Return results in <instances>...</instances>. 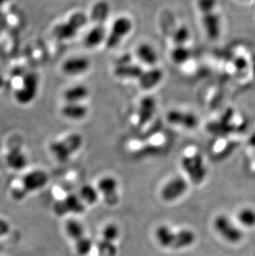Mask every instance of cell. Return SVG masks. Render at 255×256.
I'll use <instances>...</instances> for the list:
<instances>
[{"label": "cell", "mask_w": 255, "mask_h": 256, "mask_svg": "<svg viewBox=\"0 0 255 256\" xmlns=\"http://www.w3.org/2000/svg\"><path fill=\"white\" fill-rule=\"evenodd\" d=\"M156 242L164 249L182 250L192 246L196 242V234L188 229L174 230L168 226H159L155 232Z\"/></svg>", "instance_id": "obj_1"}, {"label": "cell", "mask_w": 255, "mask_h": 256, "mask_svg": "<svg viewBox=\"0 0 255 256\" xmlns=\"http://www.w3.org/2000/svg\"><path fill=\"white\" fill-rule=\"evenodd\" d=\"M48 176L46 172L35 170L26 174L22 178L20 186L15 188L11 192V196L16 200H24L29 194L38 191L46 186Z\"/></svg>", "instance_id": "obj_2"}, {"label": "cell", "mask_w": 255, "mask_h": 256, "mask_svg": "<svg viewBox=\"0 0 255 256\" xmlns=\"http://www.w3.org/2000/svg\"><path fill=\"white\" fill-rule=\"evenodd\" d=\"M82 136L79 134H72L62 140L53 142L50 146V151L58 161L66 162L82 147Z\"/></svg>", "instance_id": "obj_3"}, {"label": "cell", "mask_w": 255, "mask_h": 256, "mask_svg": "<svg viewBox=\"0 0 255 256\" xmlns=\"http://www.w3.org/2000/svg\"><path fill=\"white\" fill-rule=\"evenodd\" d=\"M182 166L193 184H200L206 176L203 158L199 152L186 154L182 158Z\"/></svg>", "instance_id": "obj_4"}, {"label": "cell", "mask_w": 255, "mask_h": 256, "mask_svg": "<svg viewBox=\"0 0 255 256\" xmlns=\"http://www.w3.org/2000/svg\"><path fill=\"white\" fill-rule=\"evenodd\" d=\"M86 15L82 12L73 14L66 22L56 25L53 29V35L58 40H69L76 35L80 29L86 24Z\"/></svg>", "instance_id": "obj_5"}, {"label": "cell", "mask_w": 255, "mask_h": 256, "mask_svg": "<svg viewBox=\"0 0 255 256\" xmlns=\"http://www.w3.org/2000/svg\"><path fill=\"white\" fill-rule=\"evenodd\" d=\"M38 90V78L35 73H28L22 78L21 86L15 92V100L20 104H30L36 98Z\"/></svg>", "instance_id": "obj_6"}, {"label": "cell", "mask_w": 255, "mask_h": 256, "mask_svg": "<svg viewBox=\"0 0 255 256\" xmlns=\"http://www.w3.org/2000/svg\"><path fill=\"white\" fill-rule=\"evenodd\" d=\"M132 28V21L128 18H118L112 25L110 32L106 39V48L108 49L116 48L124 38L130 34Z\"/></svg>", "instance_id": "obj_7"}, {"label": "cell", "mask_w": 255, "mask_h": 256, "mask_svg": "<svg viewBox=\"0 0 255 256\" xmlns=\"http://www.w3.org/2000/svg\"><path fill=\"white\" fill-rule=\"evenodd\" d=\"M53 210L56 215L63 216L68 214H82L86 210V206L79 196L69 194L64 198L56 202Z\"/></svg>", "instance_id": "obj_8"}, {"label": "cell", "mask_w": 255, "mask_h": 256, "mask_svg": "<svg viewBox=\"0 0 255 256\" xmlns=\"http://www.w3.org/2000/svg\"><path fill=\"white\" fill-rule=\"evenodd\" d=\"M214 226L216 232L230 243H238L243 237V233L226 216L220 215L217 216L214 220Z\"/></svg>", "instance_id": "obj_9"}, {"label": "cell", "mask_w": 255, "mask_h": 256, "mask_svg": "<svg viewBox=\"0 0 255 256\" xmlns=\"http://www.w3.org/2000/svg\"><path fill=\"white\" fill-rule=\"evenodd\" d=\"M97 189L102 194L106 205L114 206L120 200L118 196V184L117 180L112 176H104L98 182Z\"/></svg>", "instance_id": "obj_10"}, {"label": "cell", "mask_w": 255, "mask_h": 256, "mask_svg": "<svg viewBox=\"0 0 255 256\" xmlns=\"http://www.w3.org/2000/svg\"><path fill=\"white\" fill-rule=\"evenodd\" d=\"M188 184L185 179L176 176L168 182L162 188V198L171 202L180 198L186 192Z\"/></svg>", "instance_id": "obj_11"}, {"label": "cell", "mask_w": 255, "mask_h": 256, "mask_svg": "<svg viewBox=\"0 0 255 256\" xmlns=\"http://www.w3.org/2000/svg\"><path fill=\"white\" fill-rule=\"evenodd\" d=\"M202 14V21L206 36L212 40H216L222 32V22L216 10L204 11Z\"/></svg>", "instance_id": "obj_12"}, {"label": "cell", "mask_w": 255, "mask_h": 256, "mask_svg": "<svg viewBox=\"0 0 255 256\" xmlns=\"http://www.w3.org/2000/svg\"><path fill=\"white\" fill-rule=\"evenodd\" d=\"M166 120L169 123L175 126H182L188 130H192L198 127V118L195 114L190 112H180V110H171L166 114Z\"/></svg>", "instance_id": "obj_13"}, {"label": "cell", "mask_w": 255, "mask_h": 256, "mask_svg": "<svg viewBox=\"0 0 255 256\" xmlns=\"http://www.w3.org/2000/svg\"><path fill=\"white\" fill-rule=\"evenodd\" d=\"M89 59L83 56L70 58L63 63L62 70L66 75L78 76L86 72L90 68Z\"/></svg>", "instance_id": "obj_14"}, {"label": "cell", "mask_w": 255, "mask_h": 256, "mask_svg": "<svg viewBox=\"0 0 255 256\" xmlns=\"http://www.w3.org/2000/svg\"><path fill=\"white\" fill-rule=\"evenodd\" d=\"M156 110V102L152 96H146L140 102L138 121L140 126H144L152 118Z\"/></svg>", "instance_id": "obj_15"}, {"label": "cell", "mask_w": 255, "mask_h": 256, "mask_svg": "<svg viewBox=\"0 0 255 256\" xmlns=\"http://www.w3.org/2000/svg\"><path fill=\"white\" fill-rule=\"evenodd\" d=\"M144 73L142 68L140 66L134 65L128 63V60L120 62L114 69V75L120 78L127 79H140Z\"/></svg>", "instance_id": "obj_16"}, {"label": "cell", "mask_w": 255, "mask_h": 256, "mask_svg": "<svg viewBox=\"0 0 255 256\" xmlns=\"http://www.w3.org/2000/svg\"><path fill=\"white\" fill-rule=\"evenodd\" d=\"M164 78L162 70L158 68H154L148 72H144L138 79L140 86L142 89L150 90L158 85Z\"/></svg>", "instance_id": "obj_17"}, {"label": "cell", "mask_w": 255, "mask_h": 256, "mask_svg": "<svg viewBox=\"0 0 255 256\" xmlns=\"http://www.w3.org/2000/svg\"><path fill=\"white\" fill-rule=\"evenodd\" d=\"M6 161L10 168L12 170H22L28 164L26 155L22 152L21 148L14 147L10 148L6 156Z\"/></svg>", "instance_id": "obj_18"}, {"label": "cell", "mask_w": 255, "mask_h": 256, "mask_svg": "<svg viewBox=\"0 0 255 256\" xmlns=\"http://www.w3.org/2000/svg\"><path fill=\"white\" fill-rule=\"evenodd\" d=\"M110 12V6L108 2L102 0L93 6L92 10V20L96 25H104L108 20Z\"/></svg>", "instance_id": "obj_19"}, {"label": "cell", "mask_w": 255, "mask_h": 256, "mask_svg": "<svg viewBox=\"0 0 255 256\" xmlns=\"http://www.w3.org/2000/svg\"><path fill=\"white\" fill-rule=\"evenodd\" d=\"M62 113L66 118L80 120L84 118L88 114L86 107L80 103H68L62 109Z\"/></svg>", "instance_id": "obj_20"}, {"label": "cell", "mask_w": 255, "mask_h": 256, "mask_svg": "<svg viewBox=\"0 0 255 256\" xmlns=\"http://www.w3.org/2000/svg\"><path fill=\"white\" fill-rule=\"evenodd\" d=\"M89 94V90L83 85L74 86L66 90L63 94L68 103H80Z\"/></svg>", "instance_id": "obj_21"}, {"label": "cell", "mask_w": 255, "mask_h": 256, "mask_svg": "<svg viewBox=\"0 0 255 256\" xmlns=\"http://www.w3.org/2000/svg\"><path fill=\"white\" fill-rule=\"evenodd\" d=\"M106 38V28L104 25H96L84 38V44L87 48H94L102 44Z\"/></svg>", "instance_id": "obj_22"}, {"label": "cell", "mask_w": 255, "mask_h": 256, "mask_svg": "<svg viewBox=\"0 0 255 256\" xmlns=\"http://www.w3.org/2000/svg\"><path fill=\"white\" fill-rule=\"evenodd\" d=\"M137 56L142 62L148 65L152 66L158 62V54L150 44H142L137 49Z\"/></svg>", "instance_id": "obj_23"}, {"label": "cell", "mask_w": 255, "mask_h": 256, "mask_svg": "<svg viewBox=\"0 0 255 256\" xmlns=\"http://www.w3.org/2000/svg\"><path fill=\"white\" fill-rule=\"evenodd\" d=\"M65 230L68 236L74 242L86 236L83 226L76 220H68L66 222Z\"/></svg>", "instance_id": "obj_24"}, {"label": "cell", "mask_w": 255, "mask_h": 256, "mask_svg": "<svg viewBox=\"0 0 255 256\" xmlns=\"http://www.w3.org/2000/svg\"><path fill=\"white\" fill-rule=\"evenodd\" d=\"M100 192L98 189L89 184L82 186L80 190L79 196L83 202L87 203L89 205H92L97 202L99 199Z\"/></svg>", "instance_id": "obj_25"}, {"label": "cell", "mask_w": 255, "mask_h": 256, "mask_svg": "<svg viewBox=\"0 0 255 256\" xmlns=\"http://www.w3.org/2000/svg\"><path fill=\"white\" fill-rule=\"evenodd\" d=\"M190 56V52L185 46H176L172 51L171 58L174 63L180 65L189 60Z\"/></svg>", "instance_id": "obj_26"}, {"label": "cell", "mask_w": 255, "mask_h": 256, "mask_svg": "<svg viewBox=\"0 0 255 256\" xmlns=\"http://www.w3.org/2000/svg\"><path fill=\"white\" fill-rule=\"evenodd\" d=\"M76 250L80 256H86L93 248V242L89 237L84 236L75 242Z\"/></svg>", "instance_id": "obj_27"}, {"label": "cell", "mask_w": 255, "mask_h": 256, "mask_svg": "<svg viewBox=\"0 0 255 256\" xmlns=\"http://www.w3.org/2000/svg\"><path fill=\"white\" fill-rule=\"evenodd\" d=\"M238 219L246 228H253L255 226V212L250 208H244L238 213Z\"/></svg>", "instance_id": "obj_28"}, {"label": "cell", "mask_w": 255, "mask_h": 256, "mask_svg": "<svg viewBox=\"0 0 255 256\" xmlns=\"http://www.w3.org/2000/svg\"><path fill=\"white\" fill-rule=\"evenodd\" d=\"M118 236H120V229L114 224H108L106 226L102 233V240L111 243H116Z\"/></svg>", "instance_id": "obj_29"}, {"label": "cell", "mask_w": 255, "mask_h": 256, "mask_svg": "<svg viewBox=\"0 0 255 256\" xmlns=\"http://www.w3.org/2000/svg\"><path fill=\"white\" fill-rule=\"evenodd\" d=\"M190 38V31L186 26H180L176 29L174 35V44L176 46H184Z\"/></svg>", "instance_id": "obj_30"}, {"label": "cell", "mask_w": 255, "mask_h": 256, "mask_svg": "<svg viewBox=\"0 0 255 256\" xmlns=\"http://www.w3.org/2000/svg\"><path fill=\"white\" fill-rule=\"evenodd\" d=\"M98 248L100 253L103 256H114L117 252L114 243L106 242L104 240L100 242Z\"/></svg>", "instance_id": "obj_31"}, {"label": "cell", "mask_w": 255, "mask_h": 256, "mask_svg": "<svg viewBox=\"0 0 255 256\" xmlns=\"http://www.w3.org/2000/svg\"><path fill=\"white\" fill-rule=\"evenodd\" d=\"M198 8L200 12L216 10L217 0H198Z\"/></svg>", "instance_id": "obj_32"}, {"label": "cell", "mask_w": 255, "mask_h": 256, "mask_svg": "<svg viewBox=\"0 0 255 256\" xmlns=\"http://www.w3.org/2000/svg\"><path fill=\"white\" fill-rule=\"evenodd\" d=\"M248 65L250 64H248V62L243 56L236 58L234 60V66L236 70L238 72H244L247 70Z\"/></svg>", "instance_id": "obj_33"}, {"label": "cell", "mask_w": 255, "mask_h": 256, "mask_svg": "<svg viewBox=\"0 0 255 256\" xmlns=\"http://www.w3.org/2000/svg\"><path fill=\"white\" fill-rule=\"evenodd\" d=\"M10 224L7 220L0 219V237L6 236L10 232Z\"/></svg>", "instance_id": "obj_34"}, {"label": "cell", "mask_w": 255, "mask_h": 256, "mask_svg": "<svg viewBox=\"0 0 255 256\" xmlns=\"http://www.w3.org/2000/svg\"><path fill=\"white\" fill-rule=\"evenodd\" d=\"M250 65L251 70H252L254 78L255 79V54H254L253 56H252V58H251V62L250 63Z\"/></svg>", "instance_id": "obj_35"}, {"label": "cell", "mask_w": 255, "mask_h": 256, "mask_svg": "<svg viewBox=\"0 0 255 256\" xmlns=\"http://www.w3.org/2000/svg\"><path fill=\"white\" fill-rule=\"evenodd\" d=\"M4 85V78H2V72H0V88Z\"/></svg>", "instance_id": "obj_36"}, {"label": "cell", "mask_w": 255, "mask_h": 256, "mask_svg": "<svg viewBox=\"0 0 255 256\" xmlns=\"http://www.w3.org/2000/svg\"><path fill=\"white\" fill-rule=\"evenodd\" d=\"M10 0H0V6H2V5L5 4L6 2H8Z\"/></svg>", "instance_id": "obj_37"}, {"label": "cell", "mask_w": 255, "mask_h": 256, "mask_svg": "<svg viewBox=\"0 0 255 256\" xmlns=\"http://www.w3.org/2000/svg\"><path fill=\"white\" fill-rule=\"evenodd\" d=\"M240 1H248V0H240Z\"/></svg>", "instance_id": "obj_38"}]
</instances>
